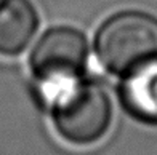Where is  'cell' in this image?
Returning <instances> with one entry per match:
<instances>
[{
	"instance_id": "obj_1",
	"label": "cell",
	"mask_w": 157,
	"mask_h": 155,
	"mask_svg": "<svg viewBox=\"0 0 157 155\" xmlns=\"http://www.w3.org/2000/svg\"><path fill=\"white\" fill-rule=\"evenodd\" d=\"M96 58L106 70L127 79L157 62V16L127 10L109 16L95 35Z\"/></svg>"
},
{
	"instance_id": "obj_2",
	"label": "cell",
	"mask_w": 157,
	"mask_h": 155,
	"mask_svg": "<svg viewBox=\"0 0 157 155\" xmlns=\"http://www.w3.org/2000/svg\"><path fill=\"white\" fill-rule=\"evenodd\" d=\"M45 101L55 131L72 146L96 144L111 128L112 104L109 94L93 80L82 77L63 85Z\"/></svg>"
},
{
	"instance_id": "obj_3",
	"label": "cell",
	"mask_w": 157,
	"mask_h": 155,
	"mask_svg": "<svg viewBox=\"0 0 157 155\" xmlns=\"http://www.w3.org/2000/svg\"><path fill=\"white\" fill-rule=\"evenodd\" d=\"M88 40L72 26H53L35 42L29 72L44 99L63 85L82 79L88 64Z\"/></svg>"
},
{
	"instance_id": "obj_5",
	"label": "cell",
	"mask_w": 157,
	"mask_h": 155,
	"mask_svg": "<svg viewBox=\"0 0 157 155\" xmlns=\"http://www.w3.org/2000/svg\"><path fill=\"white\" fill-rule=\"evenodd\" d=\"M120 102L135 120L157 125V62L122 79Z\"/></svg>"
},
{
	"instance_id": "obj_4",
	"label": "cell",
	"mask_w": 157,
	"mask_h": 155,
	"mask_svg": "<svg viewBox=\"0 0 157 155\" xmlns=\"http://www.w3.org/2000/svg\"><path fill=\"white\" fill-rule=\"evenodd\" d=\"M40 26V16L31 0H0V56L21 54Z\"/></svg>"
}]
</instances>
